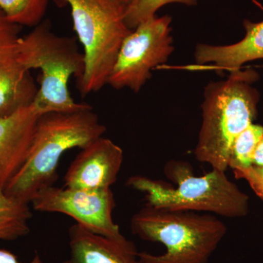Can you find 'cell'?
I'll return each mask as SVG.
<instances>
[{
  "label": "cell",
  "mask_w": 263,
  "mask_h": 263,
  "mask_svg": "<svg viewBox=\"0 0 263 263\" xmlns=\"http://www.w3.org/2000/svg\"><path fill=\"white\" fill-rule=\"evenodd\" d=\"M106 129L89 104L72 111L43 114L36 123L27 158L5 193L30 204L39 190L56 182L60 161L67 151L84 148Z\"/></svg>",
  "instance_id": "1"
},
{
  "label": "cell",
  "mask_w": 263,
  "mask_h": 263,
  "mask_svg": "<svg viewBox=\"0 0 263 263\" xmlns=\"http://www.w3.org/2000/svg\"><path fill=\"white\" fill-rule=\"evenodd\" d=\"M164 172L175 186L143 176H131L127 186L143 193L146 205L155 209L205 213L230 219L248 214V195L227 176L226 171L212 169L197 176L187 162L171 161L165 164Z\"/></svg>",
  "instance_id": "2"
},
{
  "label": "cell",
  "mask_w": 263,
  "mask_h": 263,
  "mask_svg": "<svg viewBox=\"0 0 263 263\" xmlns=\"http://www.w3.org/2000/svg\"><path fill=\"white\" fill-rule=\"evenodd\" d=\"M130 228L141 239L165 247L163 254L138 252L140 263H207L228 232L226 224L213 214L148 205L133 216Z\"/></svg>",
  "instance_id": "3"
},
{
  "label": "cell",
  "mask_w": 263,
  "mask_h": 263,
  "mask_svg": "<svg viewBox=\"0 0 263 263\" xmlns=\"http://www.w3.org/2000/svg\"><path fill=\"white\" fill-rule=\"evenodd\" d=\"M226 81L210 83L202 105V120L195 149L196 160L226 171L236 137L257 116L258 93L250 86L254 71L231 72Z\"/></svg>",
  "instance_id": "4"
},
{
  "label": "cell",
  "mask_w": 263,
  "mask_h": 263,
  "mask_svg": "<svg viewBox=\"0 0 263 263\" xmlns=\"http://www.w3.org/2000/svg\"><path fill=\"white\" fill-rule=\"evenodd\" d=\"M18 53L27 70H41V86L33 103L43 113L72 111L87 105L76 103L68 89L70 78L79 81L85 68L84 53L75 38L58 35L48 21H43L20 37Z\"/></svg>",
  "instance_id": "5"
},
{
  "label": "cell",
  "mask_w": 263,
  "mask_h": 263,
  "mask_svg": "<svg viewBox=\"0 0 263 263\" xmlns=\"http://www.w3.org/2000/svg\"><path fill=\"white\" fill-rule=\"evenodd\" d=\"M83 48L85 68L78 81L86 96L108 84L118 53L132 32L124 21L126 7L114 0H65Z\"/></svg>",
  "instance_id": "6"
},
{
  "label": "cell",
  "mask_w": 263,
  "mask_h": 263,
  "mask_svg": "<svg viewBox=\"0 0 263 263\" xmlns=\"http://www.w3.org/2000/svg\"><path fill=\"white\" fill-rule=\"evenodd\" d=\"M171 17H151L140 24L122 43L108 84L138 92L151 77V70L167 62L174 51Z\"/></svg>",
  "instance_id": "7"
},
{
  "label": "cell",
  "mask_w": 263,
  "mask_h": 263,
  "mask_svg": "<svg viewBox=\"0 0 263 263\" xmlns=\"http://www.w3.org/2000/svg\"><path fill=\"white\" fill-rule=\"evenodd\" d=\"M40 212L60 213L96 234L111 238H124L114 220L116 200L111 189L89 190L48 186L39 190L31 200Z\"/></svg>",
  "instance_id": "8"
},
{
  "label": "cell",
  "mask_w": 263,
  "mask_h": 263,
  "mask_svg": "<svg viewBox=\"0 0 263 263\" xmlns=\"http://www.w3.org/2000/svg\"><path fill=\"white\" fill-rule=\"evenodd\" d=\"M20 28L0 10V117L31 105L38 91L30 71L19 59Z\"/></svg>",
  "instance_id": "9"
},
{
  "label": "cell",
  "mask_w": 263,
  "mask_h": 263,
  "mask_svg": "<svg viewBox=\"0 0 263 263\" xmlns=\"http://www.w3.org/2000/svg\"><path fill=\"white\" fill-rule=\"evenodd\" d=\"M124 161L121 147L109 138H97L81 148L64 178V186L81 190L111 189Z\"/></svg>",
  "instance_id": "10"
},
{
  "label": "cell",
  "mask_w": 263,
  "mask_h": 263,
  "mask_svg": "<svg viewBox=\"0 0 263 263\" xmlns=\"http://www.w3.org/2000/svg\"><path fill=\"white\" fill-rule=\"evenodd\" d=\"M43 113L34 105L0 117V190H5L27 158L36 123Z\"/></svg>",
  "instance_id": "11"
},
{
  "label": "cell",
  "mask_w": 263,
  "mask_h": 263,
  "mask_svg": "<svg viewBox=\"0 0 263 263\" xmlns=\"http://www.w3.org/2000/svg\"><path fill=\"white\" fill-rule=\"evenodd\" d=\"M62 263H140L136 245L124 237L111 239L80 224L69 228L68 257Z\"/></svg>",
  "instance_id": "12"
},
{
  "label": "cell",
  "mask_w": 263,
  "mask_h": 263,
  "mask_svg": "<svg viewBox=\"0 0 263 263\" xmlns=\"http://www.w3.org/2000/svg\"><path fill=\"white\" fill-rule=\"evenodd\" d=\"M245 37L229 46L199 45L195 51L196 68L228 70H240L245 62L263 59V21L257 23L246 20Z\"/></svg>",
  "instance_id": "13"
},
{
  "label": "cell",
  "mask_w": 263,
  "mask_h": 263,
  "mask_svg": "<svg viewBox=\"0 0 263 263\" xmlns=\"http://www.w3.org/2000/svg\"><path fill=\"white\" fill-rule=\"evenodd\" d=\"M29 203L0 190V241H14L30 233Z\"/></svg>",
  "instance_id": "14"
},
{
  "label": "cell",
  "mask_w": 263,
  "mask_h": 263,
  "mask_svg": "<svg viewBox=\"0 0 263 263\" xmlns=\"http://www.w3.org/2000/svg\"><path fill=\"white\" fill-rule=\"evenodd\" d=\"M48 0H0L5 18L16 25L35 27L43 22Z\"/></svg>",
  "instance_id": "15"
},
{
  "label": "cell",
  "mask_w": 263,
  "mask_h": 263,
  "mask_svg": "<svg viewBox=\"0 0 263 263\" xmlns=\"http://www.w3.org/2000/svg\"><path fill=\"white\" fill-rule=\"evenodd\" d=\"M263 134V127L252 123L235 138L232 146L229 167L233 171L249 168L252 165L254 151Z\"/></svg>",
  "instance_id": "16"
},
{
  "label": "cell",
  "mask_w": 263,
  "mask_h": 263,
  "mask_svg": "<svg viewBox=\"0 0 263 263\" xmlns=\"http://www.w3.org/2000/svg\"><path fill=\"white\" fill-rule=\"evenodd\" d=\"M173 3L193 5L196 4V0H132L126 7L124 21L133 30L142 22L155 16L156 12L162 6Z\"/></svg>",
  "instance_id": "17"
},
{
  "label": "cell",
  "mask_w": 263,
  "mask_h": 263,
  "mask_svg": "<svg viewBox=\"0 0 263 263\" xmlns=\"http://www.w3.org/2000/svg\"><path fill=\"white\" fill-rule=\"evenodd\" d=\"M237 179H245L257 197L263 201V166H251L249 168L233 171Z\"/></svg>",
  "instance_id": "18"
},
{
  "label": "cell",
  "mask_w": 263,
  "mask_h": 263,
  "mask_svg": "<svg viewBox=\"0 0 263 263\" xmlns=\"http://www.w3.org/2000/svg\"><path fill=\"white\" fill-rule=\"evenodd\" d=\"M0 263H21L17 256L6 249H0ZM28 263H46L39 253L35 252Z\"/></svg>",
  "instance_id": "19"
},
{
  "label": "cell",
  "mask_w": 263,
  "mask_h": 263,
  "mask_svg": "<svg viewBox=\"0 0 263 263\" xmlns=\"http://www.w3.org/2000/svg\"><path fill=\"white\" fill-rule=\"evenodd\" d=\"M252 166H255V167L263 166V134L254 151Z\"/></svg>",
  "instance_id": "20"
},
{
  "label": "cell",
  "mask_w": 263,
  "mask_h": 263,
  "mask_svg": "<svg viewBox=\"0 0 263 263\" xmlns=\"http://www.w3.org/2000/svg\"><path fill=\"white\" fill-rule=\"evenodd\" d=\"M114 1L117 2L119 4L124 5V6L127 7L129 3H130L132 0H114Z\"/></svg>",
  "instance_id": "21"
}]
</instances>
